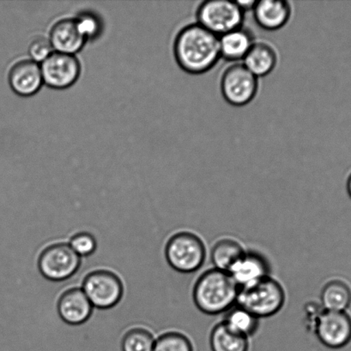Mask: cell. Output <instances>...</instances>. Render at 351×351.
<instances>
[{
	"label": "cell",
	"instance_id": "6da1fadb",
	"mask_svg": "<svg viewBox=\"0 0 351 351\" xmlns=\"http://www.w3.org/2000/svg\"><path fill=\"white\" fill-rule=\"evenodd\" d=\"M174 54L179 66L192 75L205 74L220 58L219 37L198 23L185 25L174 41Z\"/></svg>",
	"mask_w": 351,
	"mask_h": 351
},
{
	"label": "cell",
	"instance_id": "7a4b0ae2",
	"mask_svg": "<svg viewBox=\"0 0 351 351\" xmlns=\"http://www.w3.org/2000/svg\"><path fill=\"white\" fill-rule=\"evenodd\" d=\"M239 287L227 271L212 268L199 277L192 291L194 304L209 315L223 314L236 304Z\"/></svg>",
	"mask_w": 351,
	"mask_h": 351
},
{
	"label": "cell",
	"instance_id": "3957f363",
	"mask_svg": "<svg viewBox=\"0 0 351 351\" xmlns=\"http://www.w3.org/2000/svg\"><path fill=\"white\" fill-rule=\"evenodd\" d=\"M286 294L280 282L267 276L247 287L239 288L236 305L261 318L271 317L283 308Z\"/></svg>",
	"mask_w": 351,
	"mask_h": 351
},
{
	"label": "cell",
	"instance_id": "277c9868",
	"mask_svg": "<svg viewBox=\"0 0 351 351\" xmlns=\"http://www.w3.org/2000/svg\"><path fill=\"white\" fill-rule=\"evenodd\" d=\"M164 256L172 269L181 274L194 273L205 263V243L197 234L179 232L167 241Z\"/></svg>",
	"mask_w": 351,
	"mask_h": 351
},
{
	"label": "cell",
	"instance_id": "5b68a950",
	"mask_svg": "<svg viewBox=\"0 0 351 351\" xmlns=\"http://www.w3.org/2000/svg\"><path fill=\"white\" fill-rule=\"evenodd\" d=\"M244 19L245 12L236 1L230 0H207L196 12V23L218 37L242 27Z\"/></svg>",
	"mask_w": 351,
	"mask_h": 351
},
{
	"label": "cell",
	"instance_id": "8992f818",
	"mask_svg": "<svg viewBox=\"0 0 351 351\" xmlns=\"http://www.w3.org/2000/svg\"><path fill=\"white\" fill-rule=\"evenodd\" d=\"M81 263L82 258L74 252L68 243L58 242L41 250L37 266L46 280L60 283L77 274Z\"/></svg>",
	"mask_w": 351,
	"mask_h": 351
},
{
	"label": "cell",
	"instance_id": "52a82bcc",
	"mask_svg": "<svg viewBox=\"0 0 351 351\" xmlns=\"http://www.w3.org/2000/svg\"><path fill=\"white\" fill-rule=\"evenodd\" d=\"M259 78L242 63H233L223 71L220 88L225 101L234 106L249 105L259 92Z\"/></svg>",
	"mask_w": 351,
	"mask_h": 351
},
{
	"label": "cell",
	"instance_id": "ba28073f",
	"mask_svg": "<svg viewBox=\"0 0 351 351\" xmlns=\"http://www.w3.org/2000/svg\"><path fill=\"white\" fill-rule=\"evenodd\" d=\"M82 290L98 309H109L119 304L123 295V284L117 274L108 270H95L86 275Z\"/></svg>",
	"mask_w": 351,
	"mask_h": 351
},
{
	"label": "cell",
	"instance_id": "9c48e42d",
	"mask_svg": "<svg viewBox=\"0 0 351 351\" xmlns=\"http://www.w3.org/2000/svg\"><path fill=\"white\" fill-rule=\"evenodd\" d=\"M43 84L52 88L65 89L73 85L81 73L80 63L72 54L54 51L41 64Z\"/></svg>",
	"mask_w": 351,
	"mask_h": 351
},
{
	"label": "cell",
	"instance_id": "30bf717a",
	"mask_svg": "<svg viewBox=\"0 0 351 351\" xmlns=\"http://www.w3.org/2000/svg\"><path fill=\"white\" fill-rule=\"evenodd\" d=\"M314 333L328 348L338 350L351 342V316L347 311H323Z\"/></svg>",
	"mask_w": 351,
	"mask_h": 351
},
{
	"label": "cell",
	"instance_id": "8fae6325",
	"mask_svg": "<svg viewBox=\"0 0 351 351\" xmlns=\"http://www.w3.org/2000/svg\"><path fill=\"white\" fill-rule=\"evenodd\" d=\"M93 305L81 287L70 288L61 294L57 312L62 322L70 326L84 324L91 317Z\"/></svg>",
	"mask_w": 351,
	"mask_h": 351
},
{
	"label": "cell",
	"instance_id": "7c38bea8",
	"mask_svg": "<svg viewBox=\"0 0 351 351\" xmlns=\"http://www.w3.org/2000/svg\"><path fill=\"white\" fill-rule=\"evenodd\" d=\"M8 79L12 90L23 97L36 94L44 84L41 64L30 58L14 64Z\"/></svg>",
	"mask_w": 351,
	"mask_h": 351
},
{
	"label": "cell",
	"instance_id": "4fadbf2b",
	"mask_svg": "<svg viewBox=\"0 0 351 351\" xmlns=\"http://www.w3.org/2000/svg\"><path fill=\"white\" fill-rule=\"evenodd\" d=\"M257 25L267 31L283 29L292 16L291 3L285 0H260L253 9Z\"/></svg>",
	"mask_w": 351,
	"mask_h": 351
},
{
	"label": "cell",
	"instance_id": "5bb4252c",
	"mask_svg": "<svg viewBox=\"0 0 351 351\" xmlns=\"http://www.w3.org/2000/svg\"><path fill=\"white\" fill-rule=\"evenodd\" d=\"M229 274L239 288L245 287L270 276V265L262 254L246 251Z\"/></svg>",
	"mask_w": 351,
	"mask_h": 351
},
{
	"label": "cell",
	"instance_id": "9a60e30c",
	"mask_svg": "<svg viewBox=\"0 0 351 351\" xmlns=\"http://www.w3.org/2000/svg\"><path fill=\"white\" fill-rule=\"evenodd\" d=\"M48 39L54 51L72 55L78 53L86 41L78 29L75 19L57 21L52 27Z\"/></svg>",
	"mask_w": 351,
	"mask_h": 351
},
{
	"label": "cell",
	"instance_id": "2e32d148",
	"mask_svg": "<svg viewBox=\"0 0 351 351\" xmlns=\"http://www.w3.org/2000/svg\"><path fill=\"white\" fill-rule=\"evenodd\" d=\"M278 53L276 48L267 41L256 40L242 64L258 78L267 77L276 69Z\"/></svg>",
	"mask_w": 351,
	"mask_h": 351
},
{
	"label": "cell",
	"instance_id": "e0dca14e",
	"mask_svg": "<svg viewBox=\"0 0 351 351\" xmlns=\"http://www.w3.org/2000/svg\"><path fill=\"white\" fill-rule=\"evenodd\" d=\"M254 41L253 33L243 26L230 31L219 37L221 58L232 63H239L246 57Z\"/></svg>",
	"mask_w": 351,
	"mask_h": 351
},
{
	"label": "cell",
	"instance_id": "ac0fdd59",
	"mask_svg": "<svg viewBox=\"0 0 351 351\" xmlns=\"http://www.w3.org/2000/svg\"><path fill=\"white\" fill-rule=\"evenodd\" d=\"M322 307L328 311H347L351 305V288L339 278L326 282L321 295Z\"/></svg>",
	"mask_w": 351,
	"mask_h": 351
},
{
	"label": "cell",
	"instance_id": "d6986e66",
	"mask_svg": "<svg viewBox=\"0 0 351 351\" xmlns=\"http://www.w3.org/2000/svg\"><path fill=\"white\" fill-rule=\"evenodd\" d=\"M212 351H249V339L232 331L222 322L213 328L210 336Z\"/></svg>",
	"mask_w": 351,
	"mask_h": 351
},
{
	"label": "cell",
	"instance_id": "ffe728a7",
	"mask_svg": "<svg viewBox=\"0 0 351 351\" xmlns=\"http://www.w3.org/2000/svg\"><path fill=\"white\" fill-rule=\"evenodd\" d=\"M245 252L238 241L226 237L218 240L212 247V261L214 268L229 273Z\"/></svg>",
	"mask_w": 351,
	"mask_h": 351
},
{
	"label": "cell",
	"instance_id": "44dd1931",
	"mask_svg": "<svg viewBox=\"0 0 351 351\" xmlns=\"http://www.w3.org/2000/svg\"><path fill=\"white\" fill-rule=\"evenodd\" d=\"M223 322L232 331L247 339L256 335L260 328V319L236 304L226 312Z\"/></svg>",
	"mask_w": 351,
	"mask_h": 351
},
{
	"label": "cell",
	"instance_id": "7402d4cb",
	"mask_svg": "<svg viewBox=\"0 0 351 351\" xmlns=\"http://www.w3.org/2000/svg\"><path fill=\"white\" fill-rule=\"evenodd\" d=\"M156 338L146 329H130L123 336L122 351H153Z\"/></svg>",
	"mask_w": 351,
	"mask_h": 351
},
{
	"label": "cell",
	"instance_id": "603a6c76",
	"mask_svg": "<svg viewBox=\"0 0 351 351\" xmlns=\"http://www.w3.org/2000/svg\"><path fill=\"white\" fill-rule=\"evenodd\" d=\"M153 351H194V346L187 335L177 331H170L157 337Z\"/></svg>",
	"mask_w": 351,
	"mask_h": 351
},
{
	"label": "cell",
	"instance_id": "cb8c5ba5",
	"mask_svg": "<svg viewBox=\"0 0 351 351\" xmlns=\"http://www.w3.org/2000/svg\"><path fill=\"white\" fill-rule=\"evenodd\" d=\"M76 23L85 40H94L102 32V22L96 14L84 12L75 17Z\"/></svg>",
	"mask_w": 351,
	"mask_h": 351
},
{
	"label": "cell",
	"instance_id": "d4e9b609",
	"mask_svg": "<svg viewBox=\"0 0 351 351\" xmlns=\"http://www.w3.org/2000/svg\"><path fill=\"white\" fill-rule=\"evenodd\" d=\"M68 244L81 258L91 256L98 249V241L88 232H78L68 239Z\"/></svg>",
	"mask_w": 351,
	"mask_h": 351
},
{
	"label": "cell",
	"instance_id": "484cf974",
	"mask_svg": "<svg viewBox=\"0 0 351 351\" xmlns=\"http://www.w3.org/2000/svg\"><path fill=\"white\" fill-rule=\"evenodd\" d=\"M54 51L49 39L44 36H37L31 41L29 47L30 60L36 63H43Z\"/></svg>",
	"mask_w": 351,
	"mask_h": 351
},
{
	"label": "cell",
	"instance_id": "4316f807",
	"mask_svg": "<svg viewBox=\"0 0 351 351\" xmlns=\"http://www.w3.org/2000/svg\"><path fill=\"white\" fill-rule=\"evenodd\" d=\"M324 311L321 302L312 301L305 305V325L309 331L314 332L316 323Z\"/></svg>",
	"mask_w": 351,
	"mask_h": 351
},
{
	"label": "cell",
	"instance_id": "83f0119b",
	"mask_svg": "<svg viewBox=\"0 0 351 351\" xmlns=\"http://www.w3.org/2000/svg\"><path fill=\"white\" fill-rule=\"evenodd\" d=\"M238 3L239 6L244 12L246 13L247 10H253L254 5L257 1H253V0H249V1H236Z\"/></svg>",
	"mask_w": 351,
	"mask_h": 351
},
{
	"label": "cell",
	"instance_id": "f1b7e54d",
	"mask_svg": "<svg viewBox=\"0 0 351 351\" xmlns=\"http://www.w3.org/2000/svg\"><path fill=\"white\" fill-rule=\"evenodd\" d=\"M346 189H347V192H348L350 197L351 198V171L348 176V178H347Z\"/></svg>",
	"mask_w": 351,
	"mask_h": 351
}]
</instances>
